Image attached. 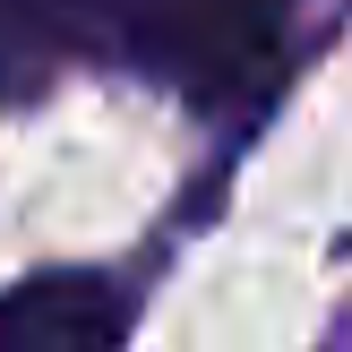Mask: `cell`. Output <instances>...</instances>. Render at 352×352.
Segmentation results:
<instances>
[{
  "mask_svg": "<svg viewBox=\"0 0 352 352\" xmlns=\"http://www.w3.org/2000/svg\"><path fill=\"white\" fill-rule=\"evenodd\" d=\"M43 43L138 69L189 103H232L284 43L292 0H17Z\"/></svg>",
  "mask_w": 352,
  "mask_h": 352,
  "instance_id": "1",
  "label": "cell"
},
{
  "mask_svg": "<svg viewBox=\"0 0 352 352\" xmlns=\"http://www.w3.org/2000/svg\"><path fill=\"white\" fill-rule=\"evenodd\" d=\"M129 336V292L95 267H52L0 292V352H103Z\"/></svg>",
  "mask_w": 352,
  "mask_h": 352,
  "instance_id": "2",
  "label": "cell"
},
{
  "mask_svg": "<svg viewBox=\"0 0 352 352\" xmlns=\"http://www.w3.org/2000/svg\"><path fill=\"white\" fill-rule=\"evenodd\" d=\"M26 43H34V17L17 0H0V103L26 86Z\"/></svg>",
  "mask_w": 352,
  "mask_h": 352,
  "instance_id": "3",
  "label": "cell"
}]
</instances>
